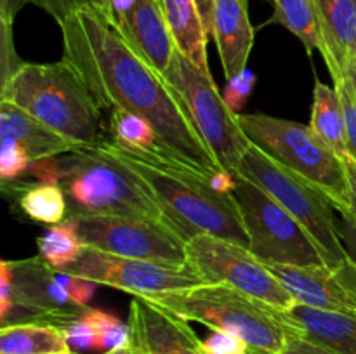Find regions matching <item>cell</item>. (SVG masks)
I'll use <instances>...</instances> for the list:
<instances>
[{
  "label": "cell",
  "mask_w": 356,
  "mask_h": 354,
  "mask_svg": "<svg viewBox=\"0 0 356 354\" xmlns=\"http://www.w3.org/2000/svg\"><path fill=\"white\" fill-rule=\"evenodd\" d=\"M59 28L61 59L80 73L103 110L120 108L148 120L167 149L207 176L225 170L170 83L125 40L110 7H83L59 21Z\"/></svg>",
  "instance_id": "cell-1"
},
{
  "label": "cell",
  "mask_w": 356,
  "mask_h": 354,
  "mask_svg": "<svg viewBox=\"0 0 356 354\" xmlns=\"http://www.w3.org/2000/svg\"><path fill=\"white\" fill-rule=\"evenodd\" d=\"M146 183L160 208L186 242L211 235L249 246V235L233 193L219 191L212 176L177 158L169 149L127 148L108 135L97 142Z\"/></svg>",
  "instance_id": "cell-2"
},
{
  "label": "cell",
  "mask_w": 356,
  "mask_h": 354,
  "mask_svg": "<svg viewBox=\"0 0 356 354\" xmlns=\"http://www.w3.org/2000/svg\"><path fill=\"white\" fill-rule=\"evenodd\" d=\"M10 101L76 146H94L106 135L103 108L80 73L58 62H24L0 89Z\"/></svg>",
  "instance_id": "cell-3"
},
{
  "label": "cell",
  "mask_w": 356,
  "mask_h": 354,
  "mask_svg": "<svg viewBox=\"0 0 356 354\" xmlns=\"http://www.w3.org/2000/svg\"><path fill=\"white\" fill-rule=\"evenodd\" d=\"M58 186L73 217H132L172 229L143 179L99 146H82L58 160ZM179 235V233H177Z\"/></svg>",
  "instance_id": "cell-4"
},
{
  "label": "cell",
  "mask_w": 356,
  "mask_h": 354,
  "mask_svg": "<svg viewBox=\"0 0 356 354\" xmlns=\"http://www.w3.org/2000/svg\"><path fill=\"white\" fill-rule=\"evenodd\" d=\"M146 298L186 321L233 333L245 340L257 354H280L291 335H301L287 312L225 283L146 295Z\"/></svg>",
  "instance_id": "cell-5"
},
{
  "label": "cell",
  "mask_w": 356,
  "mask_h": 354,
  "mask_svg": "<svg viewBox=\"0 0 356 354\" xmlns=\"http://www.w3.org/2000/svg\"><path fill=\"white\" fill-rule=\"evenodd\" d=\"M238 121L250 144L315 184L329 196L341 215L346 214L350 208V184L343 160L309 125L263 113L238 115Z\"/></svg>",
  "instance_id": "cell-6"
},
{
  "label": "cell",
  "mask_w": 356,
  "mask_h": 354,
  "mask_svg": "<svg viewBox=\"0 0 356 354\" xmlns=\"http://www.w3.org/2000/svg\"><path fill=\"white\" fill-rule=\"evenodd\" d=\"M236 176L266 191L292 217L298 219L318 243L327 266H339L350 259L341 242L337 219L334 217L336 208L315 184L285 169L254 144L243 153Z\"/></svg>",
  "instance_id": "cell-7"
},
{
  "label": "cell",
  "mask_w": 356,
  "mask_h": 354,
  "mask_svg": "<svg viewBox=\"0 0 356 354\" xmlns=\"http://www.w3.org/2000/svg\"><path fill=\"white\" fill-rule=\"evenodd\" d=\"M163 78L179 97L184 113L219 165L236 176L240 160L249 149L250 141L240 127L238 113L228 106L211 73L202 71L176 49Z\"/></svg>",
  "instance_id": "cell-8"
},
{
  "label": "cell",
  "mask_w": 356,
  "mask_h": 354,
  "mask_svg": "<svg viewBox=\"0 0 356 354\" xmlns=\"http://www.w3.org/2000/svg\"><path fill=\"white\" fill-rule=\"evenodd\" d=\"M232 193L242 212L249 248L257 259L282 266H327L318 243L305 226L266 191L236 176Z\"/></svg>",
  "instance_id": "cell-9"
},
{
  "label": "cell",
  "mask_w": 356,
  "mask_h": 354,
  "mask_svg": "<svg viewBox=\"0 0 356 354\" xmlns=\"http://www.w3.org/2000/svg\"><path fill=\"white\" fill-rule=\"evenodd\" d=\"M186 260L207 285H229L285 312L298 304L270 266L257 259L249 246L218 236L197 235L186 243Z\"/></svg>",
  "instance_id": "cell-10"
},
{
  "label": "cell",
  "mask_w": 356,
  "mask_h": 354,
  "mask_svg": "<svg viewBox=\"0 0 356 354\" xmlns=\"http://www.w3.org/2000/svg\"><path fill=\"white\" fill-rule=\"evenodd\" d=\"M59 271L145 297L207 285V281L188 260L169 262V260L134 259V257H120L101 252L90 246H83L79 259Z\"/></svg>",
  "instance_id": "cell-11"
},
{
  "label": "cell",
  "mask_w": 356,
  "mask_h": 354,
  "mask_svg": "<svg viewBox=\"0 0 356 354\" xmlns=\"http://www.w3.org/2000/svg\"><path fill=\"white\" fill-rule=\"evenodd\" d=\"M82 243L101 252L134 259L186 260V239L165 226L132 217H73L68 219Z\"/></svg>",
  "instance_id": "cell-12"
},
{
  "label": "cell",
  "mask_w": 356,
  "mask_h": 354,
  "mask_svg": "<svg viewBox=\"0 0 356 354\" xmlns=\"http://www.w3.org/2000/svg\"><path fill=\"white\" fill-rule=\"evenodd\" d=\"M7 264L13 285V312L19 307L28 312V321L52 323L59 326L86 311V307L73 304L68 292L59 283L56 269L42 257L16 262L7 260Z\"/></svg>",
  "instance_id": "cell-13"
},
{
  "label": "cell",
  "mask_w": 356,
  "mask_h": 354,
  "mask_svg": "<svg viewBox=\"0 0 356 354\" xmlns=\"http://www.w3.org/2000/svg\"><path fill=\"white\" fill-rule=\"evenodd\" d=\"M298 304L356 316V262L339 266H282L268 264Z\"/></svg>",
  "instance_id": "cell-14"
},
{
  "label": "cell",
  "mask_w": 356,
  "mask_h": 354,
  "mask_svg": "<svg viewBox=\"0 0 356 354\" xmlns=\"http://www.w3.org/2000/svg\"><path fill=\"white\" fill-rule=\"evenodd\" d=\"M110 10L129 45L163 75L176 52V44L162 0H111Z\"/></svg>",
  "instance_id": "cell-15"
},
{
  "label": "cell",
  "mask_w": 356,
  "mask_h": 354,
  "mask_svg": "<svg viewBox=\"0 0 356 354\" xmlns=\"http://www.w3.org/2000/svg\"><path fill=\"white\" fill-rule=\"evenodd\" d=\"M132 344L148 354H207L190 323L143 295L129 309Z\"/></svg>",
  "instance_id": "cell-16"
},
{
  "label": "cell",
  "mask_w": 356,
  "mask_h": 354,
  "mask_svg": "<svg viewBox=\"0 0 356 354\" xmlns=\"http://www.w3.org/2000/svg\"><path fill=\"white\" fill-rule=\"evenodd\" d=\"M322 56L334 83L348 75L356 54V2L355 0H315Z\"/></svg>",
  "instance_id": "cell-17"
},
{
  "label": "cell",
  "mask_w": 356,
  "mask_h": 354,
  "mask_svg": "<svg viewBox=\"0 0 356 354\" xmlns=\"http://www.w3.org/2000/svg\"><path fill=\"white\" fill-rule=\"evenodd\" d=\"M212 38L218 44L226 80L235 78L247 69L254 45V28L250 24L247 0H216Z\"/></svg>",
  "instance_id": "cell-18"
},
{
  "label": "cell",
  "mask_w": 356,
  "mask_h": 354,
  "mask_svg": "<svg viewBox=\"0 0 356 354\" xmlns=\"http://www.w3.org/2000/svg\"><path fill=\"white\" fill-rule=\"evenodd\" d=\"M0 137H9L24 149L31 162L56 158L80 146L63 137L10 101L0 99Z\"/></svg>",
  "instance_id": "cell-19"
},
{
  "label": "cell",
  "mask_w": 356,
  "mask_h": 354,
  "mask_svg": "<svg viewBox=\"0 0 356 354\" xmlns=\"http://www.w3.org/2000/svg\"><path fill=\"white\" fill-rule=\"evenodd\" d=\"M289 319L302 337L339 354H356V316L322 311L296 304L287 311Z\"/></svg>",
  "instance_id": "cell-20"
},
{
  "label": "cell",
  "mask_w": 356,
  "mask_h": 354,
  "mask_svg": "<svg viewBox=\"0 0 356 354\" xmlns=\"http://www.w3.org/2000/svg\"><path fill=\"white\" fill-rule=\"evenodd\" d=\"M162 9L177 51L202 71L211 73L207 61L209 35L195 0H162Z\"/></svg>",
  "instance_id": "cell-21"
},
{
  "label": "cell",
  "mask_w": 356,
  "mask_h": 354,
  "mask_svg": "<svg viewBox=\"0 0 356 354\" xmlns=\"http://www.w3.org/2000/svg\"><path fill=\"white\" fill-rule=\"evenodd\" d=\"M70 351L65 332L52 323H10L0 330V354H63Z\"/></svg>",
  "instance_id": "cell-22"
},
{
  "label": "cell",
  "mask_w": 356,
  "mask_h": 354,
  "mask_svg": "<svg viewBox=\"0 0 356 354\" xmlns=\"http://www.w3.org/2000/svg\"><path fill=\"white\" fill-rule=\"evenodd\" d=\"M309 127L341 160L350 158L344 110L336 85L330 87L320 80L315 83Z\"/></svg>",
  "instance_id": "cell-23"
},
{
  "label": "cell",
  "mask_w": 356,
  "mask_h": 354,
  "mask_svg": "<svg viewBox=\"0 0 356 354\" xmlns=\"http://www.w3.org/2000/svg\"><path fill=\"white\" fill-rule=\"evenodd\" d=\"M271 2L275 6L271 21L294 33L305 45L308 54H313L315 49L322 52L323 42L320 35L315 0H271Z\"/></svg>",
  "instance_id": "cell-24"
},
{
  "label": "cell",
  "mask_w": 356,
  "mask_h": 354,
  "mask_svg": "<svg viewBox=\"0 0 356 354\" xmlns=\"http://www.w3.org/2000/svg\"><path fill=\"white\" fill-rule=\"evenodd\" d=\"M38 257L54 269H63L79 259L83 250V243L76 235L72 222L65 221L52 224L37 238Z\"/></svg>",
  "instance_id": "cell-25"
},
{
  "label": "cell",
  "mask_w": 356,
  "mask_h": 354,
  "mask_svg": "<svg viewBox=\"0 0 356 354\" xmlns=\"http://www.w3.org/2000/svg\"><path fill=\"white\" fill-rule=\"evenodd\" d=\"M19 208L31 221L49 226L65 222L68 214L66 196L58 184H38L26 187L19 198Z\"/></svg>",
  "instance_id": "cell-26"
},
{
  "label": "cell",
  "mask_w": 356,
  "mask_h": 354,
  "mask_svg": "<svg viewBox=\"0 0 356 354\" xmlns=\"http://www.w3.org/2000/svg\"><path fill=\"white\" fill-rule=\"evenodd\" d=\"M110 137L127 148L167 149L148 120L120 108L110 111Z\"/></svg>",
  "instance_id": "cell-27"
},
{
  "label": "cell",
  "mask_w": 356,
  "mask_h": 354,
  "mask_svg": "<svg viewBox=\"0 0 356 354\" xmlns=\"http://www.w3.org/2000/svg\"><path fill=\"white\" fill-rule=\"evenodd\" d=\"M86 316L94 326V332L97 337V349L115 351L120 347L132 344V332L129 323H122L117 316L108 314L99 309H86Z\"/></svg>",
  "instance_id": "cell-28"
},
{
  "label": "cell",
  "mask_w": 356,
  "mask_h": 354,
  "mask_svg": "<svg viewBox=\"0 0 356 354\" xmlns=\"http://www.w3.org/2000/svg\"><path fill=\"white\" fill-rule=\"evenodd\" d=\"M31 165L30 156L13 139L2 137L0 144V176L3 183H14Z\"/></svg>",
  "instance_id": "cell-29"
},
{
  "label": "cell",
  "mask_w": 356,
  "mask_h": 354,
  "mask_svg": "<svg viewBox=\"0 0 356 354\" xmlns=\"http://www.w3.org/2000/svg\"><path fill=\"white\" fill-rule=\"evenodd\" d=\"M334 85L339 90L341 103H343L344 121H346L348 149H350V156L356 162V90L353 80H351L350 75H346L341 80H337Z\"/></svg>",
  "instance_id": "cell-30"
},
{
  "label": "cell",
  "mask_w": 356,
  "mask_h": 354,
  "mask_svg": "<svg viewBox=\"0 0 356 354\" xmlns=\"http://www.w3.org/2000/svg\"><path fill=\"white\" fill-rule=\"evenodd\" d=\"M87 309V307H86ZM59 328L65 332L66 340L70 344V349H97V337L94 332V326L87 319L86 311L76 318L68 319V321L61 323ZM76 353V351H75Z\"/></svg>",
  "instance_id": "cell-31"
},
{
  "label": "cell",
  "mask_w": 356,
  "mask_h": 354,
  "mask_svg": "<svg viewBox=\"0 0 356 354\" xmlns=\"http://www.w3.org/2000/svg\"><path fill=\"white\" fill-rule=\"evenodd\" d=\"M202 344L207 354H247L252 351L243 339L228 332H218V330H212L211 335L202 340Z\"/></svg>",
  "instance_id": "cell-32"
},
{
  "label": "cell",
  "mask_w": 356,
  "mask_h": 354,
  "mask_svg": "<svg viewBox=\"0 0 356 354\" xmlns=\"http://www.w3.org/2000/svg\"><path fill=\"white\" fill-rule=\"evenodd\" d=\"M254 85H256V75L249 68L243 69L235 78L228 80V85H226L222 96H225V101L235 113L243 106L247 97L254 90Z\"/></svg>",
  "instance_id": "cell-33"
},
{
  "label": "cell",
  "mask_w": 356,
  "mask_h": 354,
  "mask_svg": "<svg viewBox=\"0 0 356 354\" xmlns=\"http://www.w3.org/2000/svg\"><path fill=\"white\" fill-rule=\"evenodd\" d=\"M31 3L42 7L59 23L66 16L83 7H110L111 0H31Z\"/></svg>",
  "instance_id": "cell-34"
},
{
  "label": "cell",
  "mask_w": 356,
  "mask_h": 354,
  "mask_svg": "<svg viewBox=\"0 0 356 354\" xmlns=\"http://www.w3.org/2000/svg\"><path fill=\"white\" fill-rule=\"evenodd\" d=\"M56 276H58L59 283L65 287V290L68 292L73 304L79 305V307H87V304H89L90 298H92L94 292H96L97 283L86 280V278L75 276V274L63 273V271L59 269H56Z\"/></svg>",
  "instance_id": "cell-35"
},
{
  "label": "cell",
  "mask_w": 356,
  "mask_h": 354,
  "mask_svg": "<svg viewBox=\"0 0 356 354\" xmlns=\"http://www.w3.org/2000/svg\"><path fill=\"white\" fill-rule=\"evenodd\" d=\"M2 23V85L24 65L16 54L13 42V23L0 21Z\"/></svg>",
  "instance_id": "cell-36"
},
{
  "label": "cell",
  "mask_w": 356,
  "mask_h": 354,
  "mask_svg": "<svg viewBox=\"0 0 356 354\" xmlns=\"http://www.w3.org/2000/svg\"><path fill=\"white\" fill-rule=\"evenodd\" d=\"M13 285H10V273L7 260L0 264V319L2 325L13 312Z\"/></svg>",
  "instance_id": "cell-37"
},
{
  "label": "cell",
  "mask_w": 356,
  "mask_h": 354,
  "mask_svg": "<svg viewBox=\"0 0 356 354\" xmlns=\"http://www.w3.org/2000/svg\"><path fill=\"white\" fill-rule=\"evenodd\" d=\"M280 354H339L329 347L322 346L318 342L306 339L302 335H291L287 346Z\"/></svg>",
  "instance_id": "cell-38"
},
{
  "label": "cell",
  "mask_w": 356,
  "mask_h": 354,
  "mask_svg": "<svg viewBox=\"0 0 356 354\" xmlns=\"http://www.w3.org/2000/svg\"><path fill=\"white\" fill-rule=\"evenodd\" d=\"M337 228H339L341 242L346 248L348 257L356 262V222L346 217H341V221H337Z\"/></svg>",
  "instance_id": "cell-39"
},
{
  "label": "cell",
  "mask_w": 356,
  "mask_h": 354,
  "mask_svg": "<svg viewBox=\"0 0 356 354\" xmlns=\"http://www.w3.org/2000/svg\"><path fill=\"white\" fill-rule=\"evenodd\" d=\"M343 163L348 176V184H350V208L341 217H346L356 222V162L350 156V158H344Z\"/></svg>",
  "instance_id": "cell-40"
},
{
  "label": "cell",
  "mask_w": 356,
  "mask_h": 354,
  "mask_svg": "<svg viewBox=\"0 0 356 354\" xmlns=\"http://www.w3.org/2000/svg\"><path fill=\"white\" fill-rule=\"evenodd\" d=\"M200 12L202 21H204L205 31L209 37L214 35V12H216V0H195Z\"/></svg>",
  "instance_id": "cell-41"
},
{
  "label": "cell",
  "mask_w": 356,
  "mask_h": 354,
  "mask_svg": "<svg viewBox=\"0 0 356 354\" xmlns=\"http://www.w3.org/2000/svg\"><path fill=\"white\" fill-rule=\"evenodd\" d=\"M31 0H0V21L13 23L16 14Z\"/></svg>",
  "instance_id": "cell-42"
},
{
  "label": "cell",
  "mask_w": 356,
  "mask_h": 354,
  "mask_svg": "<svg viewBox=\"0 0 356 354\" xmlns=\"http://www.w3.org/2000/svg\"><path fill=\"white\" fill-rule=\"evenodd\" d=\"M103 354H148L145 349H141L139 346L136 344H129V346L120 347V349H115V351H108V353Z\"/></svg>",
  "instance_id": "cell-43"
},
{
  "label": "cell",
  "mask_w": 356,
  "mask_h": 354,
  "mask_svg": "<svg viewBox=\"0 0 356 354\" xmlns=\"http://www.w3.org/2000/svg\"><path fill=\"white\" fill-rule=\"evenodd\" d=\"M348 75H350L351 80H353V85H355V90H356V65H355V62L350 66V71H348Z\"/></svg>",
  "instance_id": "cell-44"
},
{
  "label": "cell",
  "mask_w": 356,
  "mask_h": 354,
  "mask_svg": "<svg viewBox=\"0 0 356 354\" xmlns=\"http://www.w3.org/2000/svg\"><path fill=\"white\" fill-rule=\"evenodd\" d=\"M63 354H80V353H75V351H70V353H63Z\"/></svg>",
  "instance_id": "cell-45"
},
{
  "label": "cell",
  "mask_w": 356,
  "mask_h": 354,
  "mask_svg": "<svg viewBox=\"0 0 356 354\" xmlns=\"http://www.w3.org/2000/svg\"><path fill=\"white\" fill-rule=\"evenodd\" d=\"M247 354H257V353H254V351H249V353H247Z\"/></svg>",
  "instance_id": "cell-46"
},
{
  "label": "cell",
  "mask_w": 356,
  "mask_h": 354,
  "mask_svg": "<svg viewBox=\"0 0 356 354\" xmlns=\"http://www.w3.org/2000/svg\"><path fill=\"white\" fill-rule=\"evenodd\" d=\"M353 62H355V65H356V54H355V61H353Z\"/></svg>",
  "instance_id": "cell-47"
},
{
  "label": "cell",
  "mask_w": 356,
  "mask_h": 354,
  "mask_svg": "<svg viewBox=\"0 0 356 354\" xmlns=\"http://www.w3.org/2000/svg\"><path fill=\"white\" fill-rule=\"evenodd\" d=\"M355 2H356V0H355Z\"/></svg>",
  "instance_id": "cell-48"
},
{
  "label": "cell",
  "mask_w": 356,
  "mask_h": 354,
  "mask_svg": "<svg viewBox=\"0 0 356 354\" xmlns=\"http://www.w3.org/2000/svg\"><path fill=\"white\" fill-rule=\"evenodd\" d=\"M270 2H271V0H270Z\"/></svg>",
  "instance_id": "cell-49"
}]
</instances>
